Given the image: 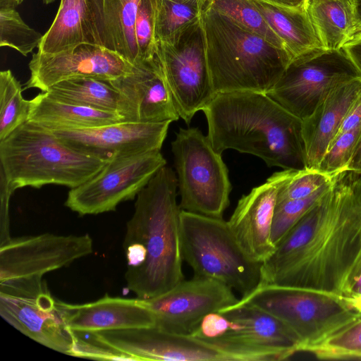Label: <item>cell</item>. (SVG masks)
Masks as SVG:
<instances>
[{
    "instance_id": "6da1fadb",
    "label": "cell",
    "mask_w": 361,
    "mask_h": 361,
    "mask_svg": "<svg viewBox=\"0 0 361 361\" xmlns=\"http://www.w3.org/2000/svg\"><path fill=\"white\" fill-rule=\"evenodd\" d=\"M360 275L361 174L344 171L262 264L259 286L351 298Z\"/></svg>"
},
{
    "instance_id": "7a4b0ae2",
    "label": "cell",
    "mask_w": 361,
    "mask_h": 361,
    "mask_svg": "<svg viewBox=\"0 0 361 361\" xmlns=\"http://www.w3.org/2000/svg\"><path fill=\"white\" fill-rule=\"evenodd\" d=\"M176 173L164 166L137 195L123 249L127 288L137 298L164 293L184 280Z\"/></svg>"
},
{
    "instance_id": "3957f363",
    "label": "cell",
    "mask_w": 361,
    "mask_h": 361,
    "mask_svg": "<svg viewBox=\"0 0 361 361\" xmlns=\"http://www.w3.org/2000/svg\"><path fill=\"white\" fill-rule=\"evenodd\" d=\"M202 111L216 152L231 149L256 156L269 167L307 169L302 120L268 94L218 93Z\"/></svg>"
},
{
    "instance_id": "277c9868",
    "label": "cell",
    "mask_w": 361,
    "mask_h": 361,
    "mask_svg": "<svg viewBox=\"0 0 361 361\" xmlns=\"http://www.w3.org/2000/svg\"><path fill=\"white\" fill-rule=\"evenodd\" d=\"M200 22L215 94L243 91L267 94L291 61L285 50L204 5Z\"/></svg>"
},
{
    "instance_id": "5b68a950",
    "label": "cell",
    "mask_w": 361,
    "mask_h": 361,
    "mask_svg": "<svg viewBox=\"0 0 361 361\" xmlns=\"http://www.w3.org/2000/svg\"><path fill=\"white\" fill-rule=\"evenodd\" d=\"M106 162L70 147L51 130L29 121L0 141V169L15 190L49 184L73 188Z\"/></svg>"
},
{
    "instance_id": "8992f818",
    "label": "cell",
    "mask_w": 361,
    "mask_h": 361,
    "mask_svg": "<svg viewBox=\"0 0 361 361\" xmlns=\"http://www.w3.org/2000/svg\"><path fill=\"white\" fill-rule=\"evenodd\" d=\"M180 231L183 259L194 276L218 280L241 297L259 286L262 264L245 255L223 218L181 210Z\"/></svg>"
},
{
    "instance_id": "52a82bcc",
    "label": "cell",
    "mask_w": 361,
    "mask_h": 361,
    "mask_svg": "<svg viewBox=\"0 0 361 361\" xmlns=\"http://www.w3.org/2000/svg\"><path fill=\"white\" fill-rule=\"evenodd\" d=\"M235 305H249L277 317L298 336L300 351L361 318L345 298L276 284L259 286Z\"/></svg>"
},
{
    "instance_id": "ba28073f",
    "label": "cell",
    "mask_w": 361,
    "mask_h": 361,
    "mask_svg": "<svg viewBox=\"0 0 361 361\" xmlns=\"http://www.w3.org/2000/svg\"><path fill=\"white\" fill-rule=\"evenodd\" d=\"M181 210L223 218L231 184L221 154L198 128H180L171 142Z\"/></svg>"
},
{
    "instance_id": "9c48e42d",
    "label": "cell",
    "mask_w": 361,
    "mask_h": 361,
    "mask_svg": "<svg viewBox=\"0 0 361 361\" xmlns=\"http://www.w3.org/2000/svg\"><path fill=\"white\" fill-rule=\"evenodd\" d=\"M0 314L30 338L71 355L76 334L66 324L42 276L0 281Z\"/></svg>"
},
{
    "instance_id": "30bf717a",
    "label": "cell",
    "mask_w": 361,
    "mask_h": 361,
    "mask_svg": "<svg viewBox=\"0 0 361 361\" xmlns=\"http://www.w3.org/2000/svg\"><path fill=\"white\" fill-rule=\"evenodd\" d=\"M361 78L341 49H317L293 59L268 94L303 120L338 85Z\"/></svg>"
},
{
    "instance_id": "8fae6325",
    "label": "cell",
    "mask_w": 361,
    "mask_h": 361,
    "mask_svg": "<svg viewBox=\"0 0 361 361\" xmlns=\"http://www.w3.org/2000/svg\"><path fill=\"white\" fill-rule=\"evenodd\" d=\"M166 161L160 150L114 159L82 184L71 188L65 205L80 215L116 209L133 200Z\"/></svg>"
},
{
    "instance_id": "7c38bea8",
    "label": "cell",
    "mask_w": 361,
    "mask_h": 361,
    "mask_svg": "<svg viewBox=\"0 0 361 361\" xmlns=\"http://www.w3.org/2000/svg\"><path fill=\"white\" fill-rule=\"evenodd\" d=\"M157 57L180 118L189 124L216 94L212 85L201 22L172 42H157Z\"/></svg>"
},
{
    "instance_id": "4fadbf2b",
    "label": "cell",
    "mask_w": 361,
    "mask_h": 361,
    "mask_svg": "<svg viewBox=\"0 0 361 361\" xmlns=\"http://www.w3.org/2000/svg\"><path fill=\"white\" fill-rule=\"evenodd\" d=\"M94 336L99 343L134 360L239 361L237 355L226 347L156 326L102 331Z\"/></svg>"
},
{
    "instance_id": "5bb4252c",
    "label": "cell",
    "mask_w": 361,
    "mask_h": 361,
    "mask_svg": "<svg viewBox=\"0 0 361 361\" xmlns=\"http://www.w3.org/2000/svg\"><path fill=\"white\" fill-rule=\"evenodd\" d=\"M145 300L154 316V326L170 333L192 335L207 314L235 305L239 299L225 283L194 276Z\"/></svg>"
},
{
    "instance_id": "9a60e30c",
    "label": "cell",
    "mask_w": 361,
    "mask_h": 361,
    "mask_svg": "<svg viewBox=\"0 0 361 361\" xmlns=\"http://www.w3.org/2000/svg\"><path fill=\"white\" fill-rule=\"evenodd\" d=\"M93 252L89 234L11 238L0 245V281L44 274Z\"/></svg>"
},
{
    "instance_id": "2e32d148",
    "label": "cell",
    "mask_w": 361,
    "mask_h": 361,
    "mask_svg": "<svg viewBox=\"0 0 361 361\" xmlns=\"http://www.w3.org/2000/svg\"><path fill=\"white\" fill-rule=\"evenodd\" d=\"M171 123L123 121L90 128L50 130L70 147L109 161L160 150Z\"/></svg>"
},
{
    "instance_id": "e0dca14e",
    "label": "cell",
    "mask_w": 361,
    "mask_h": 361,
    "mask_svg": "<svg viewBox=\"0 0 361 361\" xmlns=\"http://www.w3.org/2000/svg\"><path fill=\"white\" fill-rule=\"evenodd\" d=\"M133 67L118 54L97 44H82L54 54L37 51L29 63L30 77L25 88L46 92L59 82L80 77L112 80L131 73Z\"/></svg>"
},
{
    "instance_id": "ac0fdd59",
    "label": "cell",
    "mask_w": 361,
    "mask_h": 361,
    "mask_svg": "<svg viewBox=\"0 0 361 361\" xmlns=\"http://www.w3.org/2000/svg\"><path fill=\"white\" fill-rule=\"evenodd\" d=\"M298 170L283 169L272 174L238 200L228 228L236 243L252 261L262 264L273 254L271 228L281 185Z\"/></svg>"
},
{
    "instance_id": "d6986e66",
    "label": "cell",
    "mask_w": 361,
    "mask_h": 361,
    "mask_svg": "<svg viewBox=\"0 0 361 361\" xmlns=\"http://www.w3.org/2000/svg\"><path fill=\"white\" fill-rule=\"evenodd\" d=\"M63 318L75 332L145 328L155 326L154 316L145 300L112 297L106 294L97 300L70 304L57 300Z\"/></svg>"
},
{
    "instance_id": "ffe728a7",
    "label": "cell",
    "mask_w": 361,
    "mask_h": 361,
    "mask_svg": "<svg viewBox=\"0 0 361 361\" xmlns=\"http://www.w3.org/2000/svg\"><path fill=\"white\" fill-rule=\"evenodd\" d=\"M109 81L132 102L138 121L173 122L180 118L157 55L134 65L131 73Z\"/></svg>"
},
{
    "instance_id": "44dd1931",
    "label": "cell",
    "mask_w": 361,
    "mask_h": 361,
    "mask_svg": "<svg viewBox=\"0 0 361 361\" xmlns=\"http://www.w3.org/2000/svg\"><path fill=\"white\" fill-rule=\"evenodd\" d=\"M360 92L361 78L343 82L331 90L313 112L302 120L307 170L317 169Z\"/></svg>"
},
{
    "instance_id": "7402d4cb",
    "label": "cell",
    "mask_w": 361,
    "mask_h": 361,
    "mask_svg": "<svg viewBox=\"0 0 361 361\" xmlns=\"http://www.w3.org/2000/svg\"><path fill=\"white\" fill-rule=\"evenodd\" d=\"M219 312L230 321L229 329L221 337L208 341L273 348L290 356L300 352V343L295 333L263 310L249 305H233Z\"/></svg>"
},
{
    "instance_id": "603a6c76",
    "label": "cell",
    "mask_w": 361,
    "mask_h": 361,
    "mask_svg": "<svg viewBox=\"0 0 361 361\" xmlns=\"http://www.w3.org/2000/svg\"><path fill=\"white\" fill-rule=\"evenodd\" d=\"M140 0H87L95 42L135 65L140 63L135 20Z\"/></svg>"
},
{
    "instance_id": "cb8c5ba5",
    "label": "cell",
    "mask_w": 361,
    "mask_h": 361,
    "mask_svg": "<svg viewBox=\"0 0 361 361\" xmlns=\"http://www.w3.org/2000/svg\"><path fill=\"white\" fill-rule=\"evenodd\" d=\"M44 92L63 102L114 112L126 121H138L132 102L109 80L90 77L74 78L59 82Z\"/></svg>"
},
{
    "instance_id": "d4e9b609",
    "label": "cell",
    "mask_w": 361,
    "mask_h": 361,
    "mask_svg": "<svg viewBox=\"0 0 361 361\" xmlns=\"http://www.w3.org/2000/svg\"><path fill=\"white\" fill-rule=\"evenodd\" d=\"M28 121L49 130L83 129L114 123L118 114L63 102L44 92L30 100Z\"/></svg>"
},
{
    "instance_id": "484cf974",
    "label": "cell",
    "mask_w": 361,
    "mask_h": 361,
    "mask_svg": "<svg viewBox=\"0 0 361 361\" xmlns=\"http://www.w3.org/2000/svg\"><path fill=\"white\" fill-rule=\"evenodd\" d=\"M82 44H97L87 0H61L55 18L43 35L37 51L59 54Z\"/></svg>"
},
{
    "instance_id": "4316f807",
    "label": "cell",
    "mask_w": 361,
    "mask_h": 361,
    "mask_svg": "<svg viewBox=\"0 0 361 361\" xmlns=\"http://www.w3.org/2000/svg\"><path fill=\"white\" fill-rule=\"evenodd\" d=\"M304 8L325 49H341L357 32L355 0H305Z\"/></svg>"
},
{
    "instance_id": "83f0119b",
    "label": "cell",
    "mask_w": 361,
    "mask_h": 361,
    "mask_svg": "<svg viewBox=\"0 0 361 361\" xmlns=\"http://www.w3.org/2000/svg\"><path fill=\"white\" fill-rule=\"evenodd\" d=\"M252 1L283 42L291 61L310 51L323 48L304 7L290 8Z\"/></svg>"
},
{
    "instance_id": "f1b7e54d",
    "label": "cell",
    "mask_w": 361,
    "mask_h": 361,
    "mask_svg": "<svg viewBox=\"0 0 361 361\" xmlns=\"http://www.w3.org/2000/svg\"><path fill=\"white\" fill-rule=\"evenodd\" d=\"M205 0H157L155 37L160 42H172L200 21Z\"/></svg>"
},
{
    "instance_id": "f546056e",
    "label": "cell",
    "mask_w": 361,
    "mask_h": 361,
    "mask_svg": "<svg viewBox=\"0 0 361 361\" xmlns=\"http://www.w3.org/2000/svg\"><path fill=\"white\" fill-rule=\"evenodd\" d=\"M204 6L226 15L245 29L286 51L283 42L271 30L252 0H205Z\"/></svg>"
},
{
    "instance_id": "4dcf8cb0",
    "label": "cell",
    "mask_w": 361,
    "mask_h": 361,
    "mask_svg": "<svg viewBox=\"0 0 361 361\" xmlns=\"http://www.w3.org/2000/svg\"><path fill=\"white\" fill-rule=\"evenodd\" d=\"M30 100L22 95V87L10 70L0 72V141L28 121Z\"/></svg>"
},
{
    "instance_id": "1f68e13d",
    "label": "cell",
    "mask_w": 361,
    "mask_h": 361,
    "mask_svg": "<svg viewBox=\"0 0 361 361\" xmlns=\"http://www.w3.org/2000/svg\"><path fill=\"white\" fill-rule=\"evenodd\" d=\"M306 352L320 360L361 359V318Z\"/></svg>"
},
{
    "instance_id": "d6a6232c",
    "label": "cell",
    "mask_w": 361,
    "mask_h": 361,
    "mask_svg": "<svg viewBox=\"0 0 361 361\" xmlns=\"http://www.w3.org/2000/svg\"><path fill=\"white\" fill-rule=\"evenodd\" d=\"M43 35L31 28L16 8H0V46L13 48L26 56L37 48Z\"/></svg>"
},
{
    "instance_id": "836d02e7",
    "label": "cell",
    "mask_w": 361,
    "mask_h": 361,
    "mask_svg": "<svg viewBox=\"0 0 361 361\" xmlns=\"http://www.w3.org/2000/svg\"><path fill=\"white\" fill-rule=\"evenodd\" d=\"M332 180L307 197L276 202L271 228V241L275 246L300 217L326 192Z\"/></svg>"
},
{
    "instance_id": "e575fe53",
    "label": "cell",
    "mask_w": 361,
    "mask_h": 361,
    "mask_svg": "<svg viewBox=\"0 0 361 361\" xmlns=\"http://www.w3.org/2000/svg\"><path fill=\"white\" fill-rule=\"evenodd\" d=\"M361 137V126L337 135L322 159L317 171L334 176L346 170Z\"/></svg>"
},
{
    "instance_id": "d590c367",
    "label": "cell",
    "mask_w": 361,
    "mask_h": 361,
    "mask_svg": "<svg viewBox=\"0 0 361 361\" xmlns=\"http://www.w3.org/2000/svg\"><path fill=\"white\" fill-rule=\"evenodd\" d=\"M157 0H140L135 20V35L140 63L152 59L157 50L155 17Z\"/></svg>"
},
{
    "instance_id": "8d00e7d4",
    "label": "cell",
    "mask_w": 361,
    "mask_h": 361,
    "mask_svg": "<svg viewBox=\"0 0 361 361\" xmlns=\"http://www.w3.org/2000/svg\"><path fill=\"white\" fill-rule=\"evenodd\" d=\"M331 180L317 170H298L279 188L276 202L307 197Z\"/></svg>"
},
{
    "instance_id": "74e56055",
    "label": "cell",
    "mask_w": 361,
    "mask_h": 361,
    "mask_svg": "<svg viewBox=\"0 0 361 361\" xmlns=\"http://www.w3.org/2000/svg\"><path fill=\"white\" fill-rule=\"evenodd\" d=\"M75 333L77 338L71 356L102 360H134L130 356L92 338V341H85L78 333Z\"/></svg>"
},
{
    "instance_id": "f35d334b",
    "label": "cell",
    "mask_w": 361,
    "mask_h": 361,
    "mask_svg": "<svg viewBox=\"0 0 361 361\" xmlns=\"http://www.w3.org/2000/svg\"><path fill=\"white\" fill-rule=\"evenodd\" d=\"M230 327L228 319L220 312H212L207 314L201 321L192 336L212 341L221 337Z\"/></svg>"
},
{
    "instance_id": "ab89813d",
    "label": "cell",
    "mask_w": 361,
    "mask_h": 361,
    "mask_svg": "<svg viewBox=\"0 0 361 361\" xmlns=\"http://www.w3.org/2000/svg\"><path fill=\"white\" fill-rule=\"evenodd\" d=\"M14 191V188L0 169V245L11 238L9 229V202Z\"/></svg>"
},
{
    "instance_id": "60d3db41",
    "label": "cell",
    "mask_w": 361,
    "mask_h": 361,
    "mask_svg": "<svg viewBox=\"0 0 361 361\" xmlns=\"http://www.w3.org/2000/svg\"><path fill=\"white\" fill-rule=\"evenodd\" d=\"M360 126H361V92L349 109L338 135L354 129Z\"/></svg>"
},
{
    "instance_id": "b9f144b4",
    "label": "cell",
    "mask_w": 361,
    "mask_h": 361,
    "mask_svg": "<svg viewBox=\"0 0 361 361\" xmlns=\"http://www.w3.org/2000/svg\"><path fill=\"white\" fill-rule=\"evenodd\" d=\"M342 49L361 75V31L354 35Z\"/></svg>"
},
{
    "instance_id": "7bdbcfd3",
    "label": "cell",
    "mask_w": 361,
    "mask_h": 361,
    "mask_svg": "<svg viewBox=\"0 0 361 361\" xmlns=\"http://www.w3.org/2000/svg\"><path fill=\"white\" fill-rule=\"evenodd\" d=\"M345 171L361 174V137L356 147L355 153Z\"/></svg>"
},
{
    "instance_id": "ee69618b",
    "label": "cell",
    "mask_w": 361,
    "mask_h": 361,
    "mask_svg": "<svg viewBox=\"0 0 361 361\" xmlns=\"http://www.w3.org/2000/svg\"><path fill=\"white\" fill-rule=\"evenodd\" d=\"M265 3L281 7L299 8L304 7L305 0H259Z\"/></svg>"
},
{
    "instance_id": "f6af8a7d",
    "label": "cell",
    "mask_w": 361,
    "mask_h": 361,
    "mask_svg": "<svg viewBox=\"0 0 361 361\" xmlns=\"http://www.w3.org/2000/svg\"><path fill=\"white\" fill-rule=\"evenodd\" d=\"M355 8L358 32L361 31V0H355Z\"/></svg>"
},
{
    "instance_id": "bcb514c9",
    "label": "cell",
    "mask_w": 361,
    "mask_h": 361,
    "mask_svg": "<svg viewBox=\"0 0 361 361\" xmlns=\"http://www.w3.org/2000/svg\"><path fill=\"white\" fill-rule=\"evenodd\" d=\"M23 0H0V8H16Z\"/></svg>"
},
{
    "instance_id": "7dc6e473",
    "label": "cell",
    "mask_w": 361,
    "mask_h": 361,
    "mask_svg": "<svg viewBox=\"0 0 361 361\" xmlns=\"http://www.w3.org/2000/svg\"><path fill=\"white\" fill-rule=\"evenodd\" d=\"M350 306L361 312V294L351 298H345Z\"/></svg>"
},
{
    "instance_id": "c3c4849f",
    "label": "cell",
    "mask_w": 361,
    "mask_h": 361,
    "mask_svg": "<svg viewBox=\"0 0 361 361\" xmlns=\"http://www.w3.org/2000/svg\"><path fill=\"white\" fill-rule=\"evenodd\" d=\"M360 294H361V275L360 276L359 279L356 283V286L355 288V294H354L353 297H355Z\"/></svg>"
},
{
    "instance_id": "681fc988",
    "label": "cell",
    "mask_w": 361,
    "mask_h": 361,
    "mask_svg": "<svg viewBox=\"0 0 361 361\" xmlns=\"http://www.w3.org/2000/svg\"><path fill=\"white\" fill-rule=\"evenodd\" d=\"M55 0H43L44 4H49L52 2H54Z\"/></svg>"
}]
</instances>
